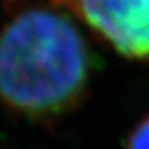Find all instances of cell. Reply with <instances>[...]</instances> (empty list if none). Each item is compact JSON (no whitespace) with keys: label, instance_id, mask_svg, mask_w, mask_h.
<instances>
[{"label":"cell","instance_id":"obj_4","mask_svg":"<svg viewBox=\"0 0 149 149\" xmlns=\"http://www.w3.org/2000/svg\"><path fill=\"white\" fill-rule=\"evenodd\" d=\"M6 2H13V3H17L19 0H6Z\"/></svg>","mask_w":149,"mask_h":149},{"label":"cell","instance_id":"obj_2","mask_svg":"<svg viewBox=\"0 0 149 149\" xmlns=\"http://www.w3.org/2000/svg\"><path fill=\"white\" fill-rule=\"evenodd\" d=\"M119 56L149 65V0H49Z\"/></svg>","mask_w":149,"mask_h":149},{"label":"cell","instance_id":"obj_3","mask_svg":"<svg viewBox=\"0 0 149 149\" xmlns=\"http://www.w3.org/2000/svg\"><path fill=\"white\" fill-rule=\"evenodd\" d=\"M125 149H149V114L135 122L125 138Z\"/></svg>","mask_w":149,"mask_h":149},{"label":"cell","instance_id":"obj_1","mask_svg":"<svg viewBox=\"0 0 149 149\" xmlns=\"http://www.w3.org/2000/svg\"><path fill=\"white\" fill-rule=\"evenodd\" d=\"M95 56L78 22L49 6H24L0 26V106L33 124H56L91 91Z\"/></svg>","mask_w":149,"mask_h":149}]
</instances>
